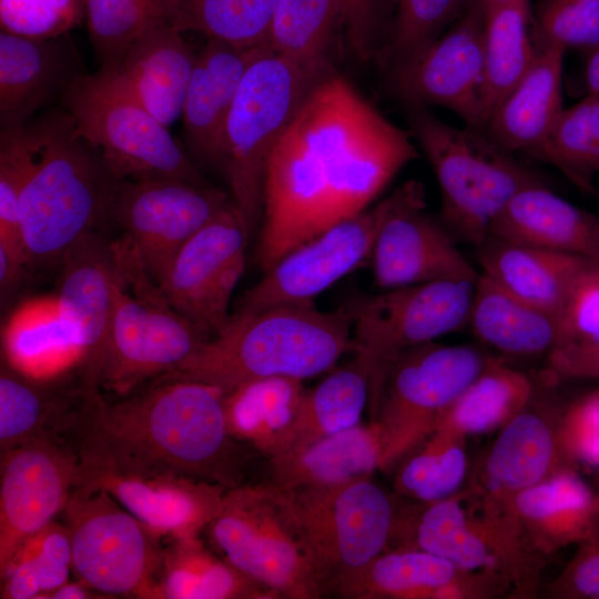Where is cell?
I'll use <instances>...</instances> for the list:
<instances>
[{"label":"cell","mask_w":599,"mask_h":599,"mask_svg":"<svg viewBox=\"0 0 599 599\" xmlns=\"http://www.w3.org/2000/svg\"><path fill=\"white\" fill-rule=\"evenodd\" d=\"M412 135L332 73L305 98L266 165L257 257L287 252L366 209L418 155Z\"/></svg>","instance_id":"6da1fadb"},{"label":"cell","mask_w":599,"mask_h":599,"mask_svg":"<svg viewBox=\"0 0 599 599\" xmlns=\"http://www.w3.org/2000/svg\"><path fill=\"white\" fill-rule=\"evenodd\" d=\"M81 393L69 429L81 464L245 485L248 451L229 427L220 388L162 376L115 400Z\"/></svg>","instance_id":"7a4b0ae2"},{"label":"cell","mask_w":599,"mask_h":599,"mask_svg":"<svg viewBox=\"0 0 599 599\" xmlns=\"http://www.w3.org/2000/svg\"><path fill=\"white\" fill-rule=\"evenodd\" d=\"M347 352L352 315L345 305L328 312L314 303L280 305L232 314L221 333L164 376L205 383L227 394L267 378L319 375Z\"/></svg>","instance_id":"3957f363"},{"label":"cell","mask_w":599,"mask_h":599,"mask_svg":"<svg viewBox=\"0 0 599 599\" xmlns=\"http://www.w3.org/2000/svg\"><path fill=\"white\" fill-rule=\"evenodd\" d=\"M41 121L42 142L20 194V235L27 265L61 261L80 237L108 216L113 180L65 110Z\"/></svg>","instance_id":"277c9868"},{"label":"cell","mask_w":599,"mask_h":599,"mask_svg":"<svg viewBox=\"0 0 599 599\" xmlns=\"http://www.w3.org/2000/svg\"><path fill=\"white\" fill-rule=\"evenodd\" d=\"M412 136L437 179L439 220L458 243L479 246L521 190L544 179L485 131L450 125L425 106H408Z\"/></svg>","instance_id":"5b68a950"},{"label":"cell","mask_w":599,"mask_h":599,"mask_svg":"<svg viewBox=\"0 0 599 599\" xmlns=\"http://www.w3.org/2000/svg\"><path fill=\"white\" fill-rule=\"evenodd\" d=\"M334 71L298 65L263 45L248 65L227 113L214 167L251 230L263 215L268 156L294 114Z\"/></svg>","instance_id":"8992f818"},{"label":"cell","mask_w":599,"mask_h":599,"mask_svg":"<svg viewBox=\"0 0 599 599\" xmlns=\"http://www.w3.org/2000/svg\"><path fill=\"white\" fill-rule=\"evenodd\" d=\"M204 530L229 564L274 598L323 597L308 544L286 490L270 483L227 489Z\"/></svg>","instance_id":"52a82bcc"},{"label":"cell","mask_w":599,"mask_h":599,"mask_svg":"<svg viewBox=\"0 0 599 599\" xmlns=\"http://www.w3.org/2000/svg\"><path fill=\"white\" fill-rule=\"evenodd\" d=\"M81 138L115 180L206 184L189 155L111 69L78 75L61 98Z\"/></svg>","instance_id":"ba28073f"},{"label":"cell","mask_w":599,"mask_h":599,"mask_svg":"<svg viewBox=\"0 0 599 599\" xmlns=\"http://www.w3.org/2000/svg\"><path fill=\"white\" fill-rule=\"evenodd\" d=\"M474 286L436 281L383 290L345 304L352 315V353L369 375L370 410L403 353L467 326Z\"/></svg>","instance_id":"9c48e42d"},{"label":"cell","mask_w":599,"mask_h":599,"mask_svg":"<svg viewBox=\"0 0 599 599\" xmlns=\"http://www.w3.org/2000/svg\"><path fill=\"white\" fill-rule=\"evenodd\" d=\"M77 580L109 596L158 598L159 537L105 489L78 484L64 510Z\"/></svg>","instance_id":"30bf717a"},{"label":"cell","mask_w":599,"mask_h":599,"mask_svg":"<svg viewBox=\"0 0 599 599\" xmlns=\"http://www.w3.org/2000/svg\"><path fill=\"white\" fill-rule=\"evenodd\" d=\"M286 491L308 544L323 597L333 595L341 582L386 547L393 508L370 476Z\"/></svg>","instance_id":"8fae6325"},{"label":"cell","mask_w":599,"mask_h":599,"mask_svg":"<svg viewBox=\"0 0 599 599\" xmlns=\"http://www.w3.org/2000/svg\"><path fill=\"white\" fill-rule=\"evenodd\" d=\"M129 285L133 294L119 271L112 318L97 374L98 388L116 396L173 373L210 338L166 302L153 281Z\"/></svg>","instance_id":"7c38bea8"},{"label":"cell","mask_w":599,"mask_h":599,"mask_svg":"<svg viewBox=\"0 0 599 599\" xmlns=\"http://www.w3.org/2000/svg\"><path fill=\"white\" fill-rule=\"evenodd\" d=\"M488 358L470 345L423 344L392 365L373 414L380 468L414 446L473 383Z\"/></svg>","instance_id":"4fadbf2b"},{"label":"cell","mask_w":599,"mask_h":599,"mask_svg":"<svg viewBox=\"0 0 599 599\" xmlns=\"http://www.w3.org/2000/svg\"><path fill=\"white\" fill-rule=\"evenodd\" d=\"M231 202L229 194L207 184L113 179L108 216L156 284L182 245Z\"/></svg>","instance_id":"5bb4252c"},{"label":"cell","mask_w":599,"mask_h":599,"mask_svg":"<svg viewBox=\"0 0 599 599\" xmlns=\"http://www.w3.org/2000/svg\"><path fill=\"white\" fill-rule=\"evenodd\" d=\"M251 231L232 201L182 245L156 282L166 302L210 338L230 323Z\"/></svg>","instance_id":"9a60e30c"},{"label":"cell","mask_w":599,"mask_h":599,"mask_svg":"<svg viewBox=\"0 0 599 599\" xmlns=\"http://www.w3.org/2000/svg\"><path fill=\"white\" fill-rule=\"evenodd\" d=\"M384 201L386 211L370 254L378 287L477 282L480 273L464 256L458 242L439 219L426 211L423 183L407 181Z\"/></svg>","instance_id":"2e32d148"},{"label":"cell","mask_w":599,"mask_h":599,"mask_svg":"<svg viewBox=\"0 0 599 599\" xmlns=\"http://www.w3.org/2000/svg\"><path fill=\"white\" fill-rule=\"evenodd\" d=\"M79 478V456L62 436L31 438L1 453L0 569L63 512Z\"/></svg>","instance_id":"e0dca14e"},{"label":"cell","mask_w":599,"mask_h":599,"mask_svg":"<svg viewBox=\"0 0 599 599\" xmlns=\"http://www.w3.org/2000/svg\"><path fill=\"white\" fill-rule=\"evenodd\" d=\"M386 211L385 201L300 244L265 271L232 314L314 303V298L370 258Z\"/></svg>","instance_id":"ac0fdd59"},{"label":"cell","mask_w":599,"mask_h":599,"mask_svg":"<svg viewBox=\"0 0 599 599\" xmlns=\"http://www.w3.org/2000/svg\"><path fill=\"white\" fill-rule=\"evenodd\" d=\"M484 9L469 0L464 13L435 41L394 64L393 92L407 105L443 106L466 126L484 131L481 111Z\"/></svg>","instance_id":"d6986e66"},{"label":"cell","mask_w":599,"mask_h":599,"mask_svg":"<svg viewBox=\"0 0 599 599\" xmlns=\"http://www.w3.org/2000/svg\"><path fill=\"white\" fill-rule=\"evenodd\" d=\"M79 484L105 489L159 538H197L227 489L171 473H142L80 463Z\"/></svg>","instance_id":"ffe728a7"},{"label":"cell","mask_w":599,"mask_h":599,"mask_svg":"<svg viewBox=\"0 0 599 599\" xmlns=\"http://www.w3.org/2000/svg\"><path fill=\"white\" fill-rule=\"evenodd\" d=\"M58 309L82 351L80 386L100 390L97 374L114 307L119 270L112 245L92 231L62 256Z\"/></svg>","instance_id":"44dd1931"},{"label":"cell","mask_w":599,"mask_h":599,"mask_svg":"<svg viewBox=\"0 0 599 599\" xmlns=\"http://www.w3.org/2000/svg\"><path fill=\"white\" fill-rule=\"evenodd\" d=\"M67 34L28 38L0 32L1 130L23 126L37 111L64 94L81 65Z\"/></svg>","instance_id":"7402d4cb"},{"label":"cell","mask_w":599,"mask_h":599,"mask_svg":"<svg viewBox=\"0 0 599 599\" xmlns=\"http://www.w3.org/2000/svg\"><path fill=\"white\" fill-rule=\"evenodd\" d=\"M262 47L242 48L207 39L196 53L181 118L186 144L197 160L214 166L227 113Z\"/></svg>","instance_id":"603a6c76"},{"label":"cell","mask_w":599,"mask_h":599,"mask_svg":"<svg viewBox=\"0 0 599 599\" xmlns=\"http://www.w3.org/2000/svg\"><path fill=\"white\" fill-rule=\"evenodd\" d=\"M489 234L599 265V216L562 199L546 183L518 192L495 220Z\"/></svg>","instance_id":"cb8c5ba5"},{"label":"cell","mask_w":599,"mask_h":599,"mask_svg":"<svg viewBox=\"0 0 599 599\" xmlns=\"http://www.w3.org/2000/svg\"><path fill=\"white\" fill-rule=\"evenodd\" d=\"M565 53L557 45L538 47L528 72L493 113L485 132L504 149L541 160L547 138L564 109Z\"/></svg>","instance_id":"d4e9b609"},{"label":"cell","mask_w":599,"mask_h":599,"mask_svg":"<svg viewBox=\"0 0 599 599\" xmlns=\"http://www.w3.org/2000/svg\"><path fill=\"white\" fill-rule=\"evenodd\" d=\"M172 24L142 33L113 70L133 95L165 126L182 115L194 67L192 47Z\"/></svg>","instance_id":"484cf974"},{"label":"cell","mask_w":599,"mask_h":599,"mask_svg":"<svg viewBox=\"0 0 599 599\" xmlns=\"http://www.w3.org/2000/svg\"><path fill=\"white\" fill-rule=\"evenodd\" d=\"M481 273L507 291L558 317L586 258L488 235L476 247Z\"/></svg>","instance_id":"4316f807"},{"label":"cell","mask_w":599,"mask_h":599,"mask_svg":"<svg viewBox=\"0 0 599 599\" xmlns=\"http://www.w3.org/2000/svg\"><path fill=\"white\" fill-rule=\"evenodd\" d=\"M467 326L483 343L510 355H538L555 347L559 319L480 273Z\"/></svg>","instance_id":"83f0119b"},{"label":"cell","mask_w":599,"mask_h":599,"mask_svg":"<svg viewBox=\"0 0 599 599\" xmlns=\"http://www.w3.org/2000/svg\"><path fill=\"white\" fill-rule=\"evenodd\" d=\"M270 461V484L281 489L339 484L370 476L379 467L380 443L372 423L358 424Z\"/></svg>","instance_id":"f1b7e54d"},{"label":"cell","mask_w":599,"mask_h":599,"mask_svg":"<svg viewBox=\"0 0 599 599\" xmlns=\"http://www.w3.org/2000/svg\"><path fill=\"white\" fill-rule=\"evenodd\" d=\"M370 397L366 368L353 359L305 390L268 459L277 458L359 424Z\"/></svg>","instance_id":"f546056e"},{"label":"cell","mask_w":599,"mask_h":599,"mask_svg":"<svg viewBox=\"0 0 599 599\" xmlns=\"http://www.w3.org/2000/svg\"><path fill=\"white\" fill-rule=\"evenodd\" d=\"M2 337L7 363L34 379H52L82 362V351L60 316L55 297L24 303Z\"/></svg>","instance_id":"4dcf8cb0"},{"label":"cell","mask_w":599,"mask_h":599,"mask_svg":"<svg viewBox=\"0 0 599 599\" xmlns=\"http://www.w3.org/2000/svg\"><path fill=\"white\" fill-rule=\"evenodd\" d=\"M484 12L481 111L486 129L495 110L530 69L537 48L530 30L529 0Z\"/></svg>","instance_id":"1f68e13d"},{"label":"cell","mask_w":599,"mask_h":599,"mask_svg":"<svg viewBox=\"0 0 599 599\" xmlns=\"http://www.w3.org/2000/svg\"><path fill=\"white\" fill-rule=\"evenodd\" d=\"M17 370L8 363L0 374L1 453L28 439L68 435L80 390L61 393Z\"/></svg>","instance_id":"d6a6232c"},{"label":"cell","mask_w":599,"mask_h":599,"mask_svg":"<svg viewBox=\"0 0 599 599\" xmlns=\"http://www.w3.org/2000/svg\"><path fill=\"white\" fill-rule=\"evenodd\" d=\"M456 566L424 550L380 554L341 582L333 595L349 599L416 598L446 595Z\"/></svg>","instance_id":"836d02e7"},{"label":"cell","mask_w":599,"mask_h":599,"mask_svg":"<svg viewBox=\"0 0 599 599\" xmlns=\"http://www.w3.org/2000/svg\"><path fill=\"white\" fill-rule=\"evenodd\" d=\"M158 575V598H274L226 560L204 549L197 538L172 540Z\"/></svg>","instance_id":"e575fe53"},{"label":"cell","mask_w":599,"mask_h":599,"mask_svg":"<svg viewBox=\"0 0 599 599\" xmlns=\"http://www.w3.org/2000/svg\"><path fill=\"white\" fill-rule=\"evenodd\" d=\"M345 27L341 0H278L265 45L298 65L333 71L328 52L337 29Z\"/></svg>","instance_id":"d590c367"},{"label":"cell","mask_w":599,"mask_h":599,"mask_svg":"<svg viewBox=\"0 0 599 599\" xmlns=\"http://www.w3.org/2000/svg\"><path fill=\"white\" fill-rule=\"evenodd\" d=\"M304 392L300 379L274 377L225 394V412L232 434L270 458Z\"/></svg>","instance_id":"8d00e7d4"},{"label":"cell","mask_w":599,"mask_h":599,"mask_svg":"<svg viewBox=\"0 0 599 599\" xmlns=\"http://www.w3.org/2000/svg\"><path fill=\"white\" fill-rule=\"evenodd\" d=\"M555 455L546 422L532 413L516 414L495 441L486 464L490 490L518 495L540 483Z\"/></svg>","instance_id":"74e56055"},{"label":"cell","mask_w":599,"mask_h":599,"mask_svg":"<svg viewBox=\"0 0 599 599\" xmlns=\"http://www.w3.org/2000/svg\"><path fill=\"white\" fill-rule=\"evenodd\" d=\"M531 385L520 373L488 358L481 373L441 414L436 424L451 430L478 434L516 415L531 396Z\"/></svg>","instance_id":"f35d334b"},{"label":"cell","mask_w":599,"mask_h":599,"mask_svg":"<svg viewBox=\"0 0 599 599\" xmlns=\"http://www.w3.org/2000/svg\"><path fill=\"white\" fill-rule=\"evenodd\" d=\"M1 572V598H50L70 580L72 550L67 525L52 521L29 538Z\"/></svg>","instance_id":"ab89813d"},{"label":"cell","mask_w":599,"mask_h":599,"mask_svg":"<svg viewBox=\"0 0 599 599\" xmlns=\"http://www.w3.org/2000/svg\"><path fill=\"white\" fill-rule=\"evenodd\" d=\"M541 161L558 169L573 185L596 194L599 175V93L587 92L558 115Z\"/></svg>","instance_id":"60d3db41"},{"label":"cell","mask_w":599,"mask_h":599,"mask_svg":"<svg viewBox=\"0 0 599 599\" xmlns=\"http://www.w3.org/2000/svg\"><path fill=\"white\" fill-rule=\"evenodd\" d=\"M174 0H85V23L100 67L116 65L145 31L175 27Z\"/></svg>","instance_id":"b9f144b4"},{"label":"cell","mask_w":599,"mask_h":599,"mask_svg":"<svg viewBox=\"0 0 599 599\" xmlns=\"http://www.w3.org/2000/svg\"><path fill=\"white\" fill-rule=\"evenodd\" d=\"M519 514L565 539L591 535L599 519V502L582 479L570 473L540 481L516 495Z\"/></svg>","instance_id":"7bdbcfd3"},{"label":"cell","mask_w":599,"mask_h":599,"mask_svg":"<svg viewBox=\"0 0 599 599\" xmlns=\"http://www.w3.org/2000/svg\"><path fill=\"white\" fill-rule=\"evenodd\" d=\"M278 0H174L175 28L242 48L265 45Z\"/></svg>","instance_id":"ee69618b"},{"label":"cell","mask_w":599,"mask_h":599,"mask_svg":"<svg viewBox=\"0 0 599 599\" xmlns=\"http://www.w3.org/2000/svg\"><path fill=\"white\" fill-rule=\"evenodd\" d=\"M599 356V265H589L576 281L559 316L558 339L549 353L551 368L566 375Z\"/></svg>","instance_id":"f6af8a7d"},{"label":"cell","mask_w":599,"mask_h":599,"mask_svg":"<svg viewBox=\"0 0 599 599\" xmlns=\"http://www.w3.org/2000/svg\"><path fill=\"white\" fill-rule=\"evenodd\" d=\"M41 119L0 135V247L26 257L20 235V194L42 142Z\"/></svg>","instance_id":"bcb514c9"},{"label":"cell","mask_w":599,"mask_h":599,"mask_svg":"<svg viewBox=\"0 0 599 599\" xmlns=\"http://www.w3.org/2000/svg\"><path fill=\"white\" fill-rule=\"evenodd\" d=\"M415 540L420 550L441 557L457 568L474 569L488 561L485 542L473 532L456 500L435 501L420 516Z\"/></svg>","instance_id":"7dc6e473"},{"label":"cell","mask_w":599,"mask_h":599,"mask_svg":"<svg viewBox=\"0 0 599 599\" xmlns=\"http://www.w3.org/2000/svg\"><path fill=\"white\" fill-rule=\"evenodd\" d=\"M466 471L464 450L448 444L440 435L426 450L413 457L402 469L399 487L407 494L429 502L450 495L461 483Z\"/></svg>","instance_id":"c3c4849f"},{"label":"cell","mask_w":599,"mask_h":599,"mask_svg":"<svg viewBox=\"0 0 599 599\" xmlns=\"http://www.w3.org/2000/svg\"><path fill=\"white\" fill-rule=\"evenodd\" d=\"M532 37L536 48L592 51L599 45V0H545Z\"/></svg>","instance_id":"681fc988"},{"label":"cell","mask_w":599,"mask_h":599,"mask_svg":"<svg viewBox=\"0 0 599 599\" xmlns=\"http://www.w3.org/2000/svg\"><path fill=\"white\" fill-rule=\"evenodd\" d=\"M469 0H399L389 47L392 64L413 57L440 37Z\"/></svg>","instance_id":"f907efd6"},{"label":"cell","mask_w":599,"mask_h":599,"mask_svg":"<svg viewBox=\"0 0 599 599\" xmlns=\"http://www.w3.org/2000/svg\"><path fill=\"white\" fill-rule=\"evenodd\" d=\"M85 20V0H0L1 31L28 38L68 34Z\"/></svg>","instance_id":"816d5d0a"},{"label":"cell","mask_w":599,"mask_h":599,"mask_svg":"<svg viewBox=\"0 0 599 599\" xmlns=\"http://www.w3.org/2000/svg\"><path fill=\"white\" fill-rule=\"evenodd\" d=\"M566 443L580 459L599 465V389L577 402L566 419Z\"/></svg>","instance_id":"f5cc1de1"},{"label":"cell","mask_w":599,"mask_h":599,"mask_svg":"<svg viewBox=\"0 0 599 599\" xmlns=\"http://www.w3.org/2000/svg\"><path fill=\"white\" fill-rule=\"evenodd\" d=\"M346 16V33L353 50L362 58L373 51L377 26L376 0H341Z\"/></svg>","instance_id":"db71d44e"},{"label":"cell","mask_w":599,"mask_h":599,"mask_svg":"<svg viewBox=\"0 0 599 599\" xmlns=\"http://www.w3.org/2000/svg\"><path fill=\"white\" fill-rule=\"evenodd\" d=\"M588 544L570 569L568 588L577 596L599 598V537Z\"/></svg>","instance_id":"11a10c76"},{"label":"cell","mask_w":599,"mask_h":599,"mask_svg":"<svg viewBox=\"0 0 599 599\" xmlns=\"http://www.w3.org/2000/svg\"><path fill=\"white\" fill-rule=\"evenodd\" d=\"M27 264L0 247V288L2 300L20 284Z\"/></svg>","instance_id":"9f6ffc18"},{"label":"cell","mask_w":599,"mask_h":599,"mask_svg":"<svg viewBox=\"0 0 599 599\" xmlns=\"http://www.w3.org/2000/svg\"><path fill=\"white\" fill-rule=\"evenodd\" d=\"M586 91L599 93V45L589 52L585 72Z\"/></svg>","instance_id":"6f0895ef"},{"label":"cell","mask_w":599,"mask_h":599,"mask_svg":"<svg viewBox=\"0 0 599 599\" xmlns=\"http://www.w3.org/2000/svg\"><path fill=\"white\" fill-rule=\"evenodd\" d=\"M95 591L91 590L90 588H88L87 586H84L83 583H81L80 581L75 580V581H68L67 583H64L63 586H61L60 588H58L51 596L50 598H58V599H61V598H67V599H70V598H75V599H79V598H92L93 593Z\"/></svg>","instance_id":"680465c9"},{"label":"cell","mask_w":599,"mask_h":599,"mask_svg":"<svg viewBox=\"0 0 599 599\" xmlns=\"http://www.w3.org/2000/svg\"><path fill=\"white\" fill-rule=\"evenodd\" d=\"M473 1H475L485 10L491 7L500 6V4L517 1V0H473Z\"/></svg>","instance_id":"91938a15"}]
</instances>
